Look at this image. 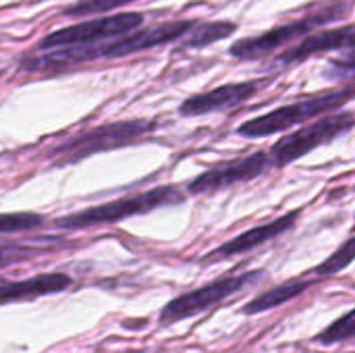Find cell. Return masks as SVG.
Masks as SVG:
<instances>
[{
    "mask_svg": "<svg viewBox=\"0 0 355 353\" xmlns=\"http://www.w3.org/2000/svg\"><path fill=\"white\" fill-rule=\"evenodd\" d=\"M193 25L196 21L191 19L166 21L154 27H144V29L139 27L125 35L110 37L104 42L67 46V48H56V50H46V52L33 50L21 60V69L29 73H60V71H69V69H75L79 64L94 62V60L121 58V56L135 54V52H146V50L183 40Z\"/></svg>",
    "mask_w": 355,
    "mask_h": 353,
    "instance_id": "1",
    "label": "cell"
},
{
    "mask_svg": "<svg viewBox=\"0 0 355 353\" xmlns=\"http://www.w3.org/2000/svg\"><path fill=\"white\" fill-rule=\"evenodd\" d=\"M352 98H355V85L347 83L345 87L322 92L285 106H279L266 114H258L254 119H248L237 127V135L245 139H262L268 135H279L285 133L293 127L306 125L322 114L341 110Z\"/></svg>",
    "mask_w": 355,
    "mask_h": 353,
    "instance_id": "2",
    "label": "cell"
},
{
    "mask_svg": "<svg viewBox=\"0 0 355 353\" xmlns=\"http://www.w3.org/2000/svg\"><path fill=\"white\" fill-rule=\"evenodd\" d=\"M183 202H185V193L177 185H160V187H154L135 196H127L114 202L89 206L85 210L60 216L54 221V227L62 231H79V229H89L98 225H112L131 216L154 212L158 208L179 206Z\"/></svg>",
    "mask_w": 355,
    "mask_h": 353,
    "instance_id": "3",
    "label": "cell"
},
{
    "mask_svg": "<svg viewBox=\"0 0 355 353\" xmlns=\"http://www.w3.org/2000/svg\"><path fill=\"white\" fill-rule=\"evenodd\" d=\"M156 129H158V123L152 119H131V121L106 123V125L75 133L60 148L54 150V156H56L54 166L75 164L94 154L129 146V144L150 135Z\"/></svg>",
    "mask_w": 355,
    "mask_h": 353,
    "instance_id": "4",
    "label": "cell"
},
{
    "mask_svg": "<svg viewBox=\"0 0 355 353\" xmlns=\"http://www.w3.org/2000/svg\"><path fill=\"white\" fill-rule=\"evenodd\" d=\"M354 127V112L335 110V112L322 114V117L302 125L297 131L277 139V144L268 150L270 158H272V166L275 169H285V166L297 162L300 158L308 156L316 148L327 146V144L339 139L341 135L349 133Z\"/></svg>",
    "mask_w": 355,
    "mask_h": 353,
    "instance_id": "5",
    "label": "cell"
},
{
    "mask_svg": "<svg viewBox=\"0 0 355 353\" xmlns=\"http://www.w3.org/2000/svg\"><path fill=\"white\" fill-rule=\"evenodd\" d=\"M347 10H349L347 4H331V6H324V8H320V10H316V12H312L308 17H304V19L291 21V23L279 25L275 29H268V31H264L260 35L243 37V40L235 42L229 48V54L233 58H239V60H258V58L270 56L279 48L289 46L293 42L297 44L306 35L314 33L318 27L337 21L339 17L347 15Z\"/></svg>",
    "mask_w": 355,
    "mask_h": 353,
    "instance_id": "6",
    "label": "cell"
},
{
    "mask_svg": "<svg viewBox=\"0 0 355 353\" xmlns=\"http://www.w3.org/2000/svg\"><path fill=\"white\" fill-rule=\"evenodd\" d=\"M146 21L144 12H112L96 19H85L79 23H73L69 27L56 29L48 33L46 37L40 40L37 48L40 52L46 50H56V48H67V46H79V44H94V42H104L110 37L125 35L133 29H139Z\"/></svg>",
    "mask_w": 355,
    "mask_h": 353,
    "instance_id": "7",
    "label": "cell"
},
{
    "mask_svg": "<svg viewBox=\"0 0 355 353\" xmlns=\"http://www.w3.org/2000/svg\"><path fill=\"white\" fill-rule=\"evenodd\" d=\"M264 273L262 270H252V273H243V275H233V277H223L216 279L196 291H189L185 295L175 298L173 302H168L162 312H160V322L162 325H173L191 316L202 314L204 310L220 304L223 300H229L231 295L239 293L241 289L252 287L254 283L262 281Z\"/></svg>",
    "mask_w": 355,
    "mask_h": 353,
    "instance_id": "8",
    "label": "cell"
},
{
    "mask_svg": "<svg viewBox=\"0 0 355 353\" xmlns=\"http://www.w3.org/2000/svg\"><path fill=\"white\" fill-rule=\"evenodd\" d=\"M268 169H272L270 152L268 150H256L248 156L220 162V164L200 173L196 179L189 181L187 191L191 196L216 193L223 189H231L235 185L250 183V181L262 177Z\"/></svg>",
    "mask_w": 355,
    "mask_h": 353,
    "instance_id": "9",
    "label": "cell"
},
{
    "mask_svg": "<svg viewBox=\"0 0 355 353\" xmlns=\"http://www.w3.org/2000/svg\"><path fill=\"white\" fill-rule=\"evenodd\" d=\"M270 83H272V77H258V79H250V81L218 85L214 89H208V92H202V94H196V96H189L187 100H183L179 106V114L185 119H196L202 114L225 112V110L237 108Z\"/></svg>",
    "mask_w": 355,
    "mask_h": 353,
    "instance_id": "10",
    "label": "cell"
},
{
    "mask_svg": "<svg viewBox=\"0 0 355 353\" xmlns=\"http://www.w3.org/2000/svg\"><path fill=\"white\" fill-rule=\"evenodd\" d=\"M355 46V25H345L337 29H320L297 44L289 46L285 52H281L275 58V69H289L293 64H300L320 52H343Z\"/></svg>",
    "mask_w": 355,
    "mask_h": 353,
    "instance_id": "11",
    "label": "cell"
},
{
    "mask_svg": "<svg viewBox=\"0 0 355 353\" xmlns=\"http://www.w3.org/2000/svg\"><path fill=\"white\" fill-rule=\"evenodd\" d=\"M300 214H302V210H291V212H287V214H283V216H279V218H275L270 223H264L260 227H254V229H250V231L233 237L231 241L223 243L214 252H210L206 256V260L233 258V256L248 254V252H252V250H256V248H260V246H264V243H268V241H272L277 237H281L283 233H287L297 223Z\"/></svg>",
    "mask_w": 355,
    "mask_h": 353,
    "instance_id": "12",
    "label": "cell"
},
{
    "mask_svg": "<svg viewBox=\"0 0 355 353\" xmlns=\"http://www.w3.org/2000/svg\"><path fill=\"white\" fill-rule=\"evenodd\" d=\"M73 285V279L62 273H48L37 275L23 281H4L0 279V306L10 302H23V300H35L52 293H60Z\"/></svg>",
    "mask_w": 355,
    "mask_h": 353,
    "instance_id": "13",
    "label": "cell"
},
{
    "mask_svg": "<svg viewBox=\"0 0 355 353\" xmlns=\"http://www.w3.org/2000/svg\"><path fill=\"white\" fill-rule=\"evenodd\" d=\"M312 285H314V281H306V279H295V281L283 283V285H279V287H275V289L254 298L252 302H248L243 306V312L245 314H260V312L279 308V306L287 304L289 300H295L297 295H302Z\"/></svg>",
    "mask_w": 355,
    "mask_h": 353,
    "instance_id": "14",
    "label": "cell"
},
{
    "mask_svg": "<svg viewBox=\"0 0 355 353\" xmlns=\"http://www.w3.org/2000/svg\"><path fill=\"white\" fill-rule=\"evenodd\" d=\"M237 29L231 21H208V23H196L189 33L183 37L185 48H206L210 44H216L229 35H233Z\"/></svg>",
    "mask_w": 355,
    "mask_h": 353,
    "instance_id": "15",
    "label": "cell"
},
{
    "mask_svg": "<svg viewBox=\"0 0 355 353\" xmlns=\"http://www.w3.org/2000/svg\"><path fill=\"white\" fill-rule=\"evenodd\" d=\"M137 2V0H75L69 4L62 15L71 19H85L92 15H106V12H116L119 8Z\"/></svg>",
    "mask_w": 355,
    "mask_h": 353,
    "instance_id": "16",
    "label": "cell"
},
{
    "mask_svg": "<svg viewBox=\"0 0 355 353\" xmlns=\"http://www.w3.org/2000/svg\"><path fill=\"white\" fill-rule=\"evenodd\" d=\"M352 262H355V235L352 239H347L337 252H333L320 266L314 268V275L320 279L333 277L341 270H345Z\"/></svg>",
    "mask_w": 355,
    "mask_h": 353,
    "instance_id": "17",
    "label": "cell"
},
{
    "mask_svg": "<svg viewBox=\"0 0 355 353\" xmlns=\"http://www.w3.org/2000/svg\"><path fill=\"white\" fill-rule=\"evenodd\" d=\"M347 339H355V308L345 316H341L339 320H335L331 327H327L320 335L314 337V341L322 345H335Z\"/></svg>",
    "mask_w": 355,
    "mask_h": 353,
    "instance_id": "18",
    "label": "cell"
},
{
    "mask_svg": "<svg viewBox=\"0 0 355 353\" xmlns=\"http://www.w3.org/2000/svg\"><path fill=\"white\" fill-rule=\"evenodd\" d=\"M44 225V216L35 212H2L0 214V235L23 233Z\"/></svg>",
    "mask_w": 355,
    "mask_h": 353,
    "instance_id": "19",
    "label": "cell"
},
{
    "mask_svg": "<svg viewBox=\"0 0 355 353\" xmlns=\"http://www.w3.org/2000/svg\"><path fill=\"white\" fill-rule=\"evenodd\" d=\"M40 250L33 246H21V243H4L0 246V268L15 264V262H23L27 258H33Z\"/></svg>",
    "mask_w": 355,
    "mask_h": 353,
    "instance_id": "20",
    "label": "cell"
},
{
    "mask_svg": "<svg viewBox=\"0 0 355 353\" xmlns=\"http://www.w3.org/2000/svg\"><path fill=\"white\" fill-rule=\"evenodd\" d=\"M331 67H333V71H335V77H337V79L354 81L355 79V46L354 48L343 50V54H341V56L333 58V60H331Z\"/></svg>",
    "mask_w": 355,
    "mask_h": 353,
    "instance_id": "21",
    "label": "cell"
},
{
    "mask_svg": "<svg viewBox=\"0 0 355 353\" xmlns=\"http://www.w3.org/2000/svg\"><path fill=\"white\" fill-rule=\"evenodd\" d=\"M127 353H139V352H127Z\"/></svg>",
    "mask_w": 355,
    "mask_h": 353,
    "instance_id": "22",
    "label": "cell"
}]
</instances>
